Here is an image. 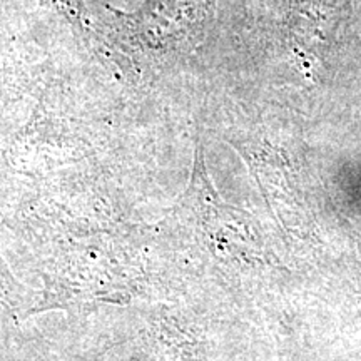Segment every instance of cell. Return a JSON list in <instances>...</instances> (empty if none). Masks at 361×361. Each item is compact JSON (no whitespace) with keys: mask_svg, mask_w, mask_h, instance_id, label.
I'll list each match as a JSON object with an SVG mask.
<instances>
[{"mask_svg":"<svg viewBox=\"0 0 361 361\" xmlns=\"http://www.w3.org/2000/svg\"><path fill=\"white\" fill-rule=\"evenodd\" d=\"M214 0H144L134 12L114 13L116 27L133 42L151 49H171L202 30Z\"/></svg>","mask_w":361,"mask_h":361,"instance_id":"cell-1","label":"cell"},{"mask_svg":"<svg viewBox=\"0 0 361 361\" xmlns=\"http://www.w3.org/2000/svg\"><path fill=\"white\" fill-rule=\"evenodd\" d=\"M45 2L52 4L54 7L61 11V13H64L67 19L75 22L80 27L89 24L87 8H85L84 0H45Z\"/></svg>","mask_w":361,"mask_h":361,"instance_id":"cell-2","label":"cell"}]
</instances>
